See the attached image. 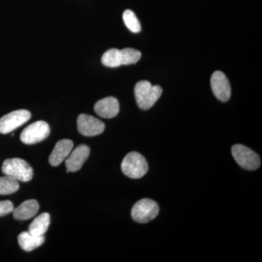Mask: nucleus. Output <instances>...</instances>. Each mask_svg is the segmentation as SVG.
<instances>
[{"mask_svg": "<svg viewBox=\"0 0 262 262\" xmlns=\"http://www.w3.org/2000/svg\"><path fill=\"white\" fill-rule=\"evenodd\" d=\"M134 93L139 107L142 110H148L159 99L163 94V89L160 85H152L148 81L143 80L136 83Z\"/></svg>", "mask_w": 262, "mask_h": 262, "instance_id": "obj_1", "label": "nucleus"}, {"mask_svg": "<svg viewBox=\"0 0 262 262\" xmlns=\"http://www.w3.org/2000/svg\"><path fill=\"white\" fill-rule=\"evenodd\" d=\"M2 170L5 176L12 177L18 182H28L32 180L33 177L32 166L20 158L5 160Z\"/></svg>", "mask_w": 262, "mask_h": 262, "instance_id": "obj_2", "label": "nucleus"}, {"mask_svg": "<svg viewBox=\"0 0 262 262\" xmlns=\"http://www.w3.org/2000/svg\"><path fill=\"white\" fill-rule=\"evenodd\" d=\"M122 172L130 179L142 178L147 173V162L142 155L136 151L128 153L122 160L121 164Z\"/></svg>", "mask_w": 262, "mask_h": 262, "instance_id": "obj_3", "label": "nucleus"}, {"mask_svg": "<svg viewBox=\"0 0 262 262\" xmlns=\"http://www.w3.org/2000/svg\"><path fill=\"white\" fill-rule=\"evenodd\" d=\"M159 211V206L156 202L150 199H142L133 207L131 216L138 223L146 224L155 220Z\"/></svg>", "mask_w": 262, "mask_h": 262, "instance_id": "obj_4", "label": "nucleus"}, {"mask_svg": "<svg viewBox=\"0 0 262 262\" xmlns=\"http://www.w3.org/2000/svg\"><path fill=\"white\" fill-rule=\"evenodd\" d=\"M232 154L241 168L248 170H256L259 168L261 164L259 156L247 146L235 144L232 147Z\"/></svg>", "mask_w": 262, "mask_h": 262, "instance_id": "obj_5", "label": "nucleus"}, {"mask_svg": "<svg viewBox=\"0 0 262 262\" xmlns=\"http://www.w3.org/2000/svg\"><path fill=\"white\" fill-rule=\"evenodd\" d=\"M49 125L45 121H37L28 125L20 134V140L25 144H37L50 135Z\"/></svg>", "mask_w": 262, "mask_h": 262, "instance_id": "obj_6", "label": "nucleus"}, {"mask_svg": "<svg viewBox=\"0 0 262 262\" xmlns=\"http://www.w3.org/2000/svg\"><path fill=\"white\" fill-rule=\"evenodd\" d=\"M28 110H20L12 112L0 118V134H8L23 125L30 120Z\"/></svg>", "mask_w": 262, "mask_h": 262, "instance_id": "obj_7", "label": "nucleus"}, {"mask_svg": "<svg viewBox=\"0 0 262 262\" xmlns=\"http://www.w3.org/2000/svg\"><path fill=\"white\" fill-rule=\"evenodd\" d=\"M77 129L84 136H95L102 134L105 129L104 123L96 117L82 114L77 118Z\"/></svg>", "mask_w": 262, "mask_h": 262, "instance_id": "obj_8", "label": "nucleus"}, {"mask_svg": "<svg viewBox=\"0 0 262 262\" xmlns=\"http://www.w3.org/2000/svg\"><path fill=\"white\" fill-rule=\"evenodd\" d=\"M212 91L215 97L222 102L229 101L231 97V86L228 79L221 71H215L211 76Z\"/></svg>", "mask_w": 262, "mask_h": 262, "instance_id": "obj_9", "label": "nucleus"}, {"mask_svg": "<svg viewBox=\"0 0 262 262\" xmlns=\"http://www.w3.org/2000/svg\"><path fill=\"white\" fill-rule=\"evenodd\" d=\"M91 149L85 144H81L73 151L66 159V167L67 172L78 171L89 158Z\"/></svg>", "mask_w": 262, "mask_h": 262, "instance_id": "obj_10", "label": "nucleus"}, {"mask_svg": "<svg viewBox=\"0 0 262 262\" xmlns=\"http://www.w3.org/2000/svg\"><path fill=\"white\" fill-rule=\"evenodd\" d=\"M94 110L99 117L106 119L113 118L120 112V103L116 98L110 96L98 101L95 104Z\"/></svg>", "mask_w": 262, "mask_h": 262, "instance_id": "obj_11", "label": "nucleus"}, {"mask_svg": "<svg viewBox=\"0 0 262 262\" xmlns=\"http://www.w3.org/2000/svg\"><path fill=\"white\" fill-rule=\"evenodd\" d=\"M73 146V141L70 139H62L58 141L49 157V163L52 166H58L63 163L70 155Z\"/></svg>", "mask_w": 262, "mask_h": 262, "instance_id": "obj_12", "label": "nucleus"}, {"mask_svg": "<svg viewBox=\"0 0 262 262\" xmlns=\"http://www.w3.org/2000/svg\"><path fill=\"white\" fill-rule=\"evenodd\" d=\"M39 205L35 200L24 201L13 210V217L16 220H28L35 216L39 211Z\"/></svg>", "mask_w": 262, "mask_h": 262, "instance_id": "obj_13", "label": "nucleus"}, {"mask_svg": "<svg viewBox=\"0 0 262 262\" xmlns=\"http://www.w3.org/2000/svg\"><path fill=\"white\" fill-rule=\"evenodd\" d=\"M18 241V245L22 249L27 252H30L44 244L45 237L44 235H34L28 231L19 234Z\"/></svg>", "mask_w": 262, "mask_h": 262, "instance_id": "obj_14", "label": "nucleus"}, {"mask_svg": "<svg viewBox=\"0 0 262 262\" xmlns=\"http://www.w3.org/2000/svg\"><path fill=\"white\" fill-rule=\"evenodd\" d=\"M51 223V216L48 213L38 215L29 227V232L34 235L42 236L47 232Z\"/></svg>", "mask_w": 262, "mask_h": 262, "instance_id": "obj_15", "label": "nucleus"}, {"mask_svg": "<svg viewBox=\"0 0 262 262\" xmlns=\"http://www.w3.org/2000/svg\"><path fill=\"white\" fill-rule=\"evenodd\" d=\"M101 62L103 65L110 68H116L120 67L121 63V56H120V50L117 48H112L108 50L101 58Z\"/></svg>", "mask_w": 262, "mask_h": 262, "instance_id": "obj_16", "label": "nucleus"}, {"mask_svg": "<svg viewBox=\"0 0 262 262\" xmlns=\"http://www.w3.org/2000/svg\"><path fill=\"white\" fill-rule=\"evenodd\" d=\"M20 188L18 181L12 177L5 176L0 177V194L8 195L16 192Z\"/></svg>", "mask_w": 262, "mask_h": 262, "instance_id": "obj_17", "label": "nucleus"}, {"mask_svg": "<svg viewBox=\"0 0 262 262\" xmlns=\"http://www.w3.org/2000/svg\"><path fill=\"white\" fill-rule=\"evenodd\" d=\"M122 65L134 64L140 60L141 52L134 48H124L120 50Z\"/></svg>", "mask_w": 262, "mask_h": 262, "instance_id": "obj_18", "label": "nucleus"}, {"mask_svg": "<svg viewBox=\"0 0 262 262\" xmlns=\"http://www.w3.org/2000/svg\"><path fill=\"white\" fill-rule=\"evenodd\" d=\"M124 23L126 26L127 28L133 33H138L140 32L141 27L139 19L137 18L135 13L130 10H126L123 13L122 15Z\"/></svg>", "mask_w": 262, "mask_h": 262, "instance_id": "obj_19", "label": "nucleus"}, {"mask_svg": "<svg viewBox=\"0 0 262 262\" xmlns=\"http://www.w3.org/2000/svg\"><path fill=\"white\" fill-rule=\"evenodd\" d=\"M14 210L13 203L10 201H0V217L12 213Z\"/></svg>", "mask_w": 262, "mask_h": 262, "instance_id": "obj_20", "label": "nucleus"}]
</instances>
